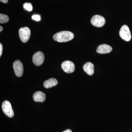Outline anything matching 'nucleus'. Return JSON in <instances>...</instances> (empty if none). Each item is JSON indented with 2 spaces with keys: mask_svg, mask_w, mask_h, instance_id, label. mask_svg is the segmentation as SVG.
Wrapping results in <instances>:
<instances>
[{
  "mask_svg": "<svg viewBox=\"0 0 132 132\" xmlns=\"http://www.w3.org/2000/svg\"><path fill=\"white\" fill-rule=\"evenodd\" d=\"M74 35L68 31H62L56 33L53 36L54 39L59 42H65L73 39Z\"/></svg>",
  "mask_w": 132,
  "mask_h": 132,
  "instance_id": "1",
  "label": "nucleus"
},
{
  "mask_svg": "<svg viewBox=\"0 0 132 132\" xmlns=\"http://www.w3.org/2000/svg\"><path fill=\"white\" fill-rule=\"evenodd\" d=\"M19 36L22 42H27L29 40L31 36V30L28 27L21 28L19 30Z\"/></svg>",
  "mask_w": 132,
  "mask_h": 132,
  "instance_id": "2",
  "label": "nucleus"
},
{
  "mask_svg": "<svg viewBox=\"0 0 132 132\" xmlns=\"http://www.w3.org/2000/svg\"><path fill=\"white\" fill-rule=\"evenodd\" d=\"M119 35L121 39L126 41H129L131 38L130 29L127 25H124L121 27Z\"/></svg>",
  "mask_w": 132,
  "mask_h": 132,
  "instance_id": "3",
  "label": "nucleus"
},
{
  "mask_svg": "<svg viewBox=\"0 0 132 132\" xmlns=\"http://www.w3.org/2000/svg\"><path fill=\"white\" fill-rule=\"evenodd\" d=\"M2 111L8 117L12 118L14 115L12 105L9 101H5L2 103Z\"/></svg>",
  "mask_w": 132,
  "mask_h": 132,
  "instance_id": "4",
  "label": "nucleus"
},
{
  "mask_svg": "<svg viewBox=\"0 0 132 132\" xmlns=\"http://www.w3.org/2000/svg\"><path fill=\"white\" fill-rule=\"evenodd\" d=\"M91 22L93 26L97 27H101L105 25V20L101 15H95L92 17Z\"/></svg>",
  "mask_w": 132,
  "mask_h": 132,
  "instance_id": "5",
  "label": "nucleus"
},
{
  "mask_svg": "<svg viewBox=\"0 0 132 132\" xmlns=\"http://www.w3.org/2000/svg\"><path fill=\"white\" fill-rule=\"evenodd\" d=\"M13 68L16 76L20 77L22 76L24 72V67L21 62L19 60L15 61L13 64Z\"/></svg>",
  "mask_w": 132,
  "mask_h": 132,
  "instance_id": "6",
  "label": "nucleus"
},
{
  "mask_svg": "<svg viewBox=\"0 0 132 132\" xmlns=\"http://www.w3.org/2000/svg\"><path fill=\"white\" fill-rule=\"evenodd\" d=\"M61 67L62 70L67 73H72L75 70L74 64L73 62L69 61L63 62L62 63Z\"/></svg>",
  "mask_w": 132,
  "mask_h": 132,
  "instance_id": "7",
  "label": "nucleus"
},
{
  "mask_svg": "<svg viewBox=\"0 0 132 132\" xmlns=\"http://www.w3.org/2000/svg\"><path fill=\"white\" fill-rule=\"evenodd\" d=\"M45 60V55L41 52H38L36 53L33 55L32 61L33 63L35 65H40L44 62Z\"/></svg>",
  "mask_w": 132,
  "mask_h": 132,
  "instance_id": "8",
  "label": "nucleus"
},
{
  "mask_svg": "<svg viewBox=\"0 0 132 132\" xmlns=\"http://www.w3.org/2000/svg\"><path fill=\"white\" fill-rule=\"evenodd\" d=\"M112 50V48L109 45L104 44L100 45L97 47V52L98 53L106 54L110 53Z\"/></svg>",
  "mask_w": 132,
  "mask_h": 132,
  "instance_id": "9",
  "label": "nucleus"
},
{
  "mask_svg": "<svg viewBox=\"0 0 132 132\" xmlns=\"http://www.w3.org/2000/svg\"><path fill=\"white\" fill-rule=\"evenodd\" d=\"M34 101L37 102H43L45 101L46 98V94L41 91L36 92L33 96Z\"/></svg>",
  "mask_w": 132,
  "mask_h": 132,
  "instance_id": "10",
  "label": "nucleus"
},
{
  "mask_svg": "<svg viewBox=\"0 0 132 132\" xmlns=\"http://www.w3.org/2000/svg\"><path fill=\"white\" fill-rule=\"evenodd\" d=\"M83 69L85 72L88 75H92L94 73V65L91 62H86L83 65Z\"/></svg>",
  "mask_w": 132,
  "mask_h": 132,
  "instance_id": "11",
  "label": "nucleus"
},
{
  "mask_svg": "<svg viewBox=\"0 0 132 132\" xmlns=\"http://www.w3.org/2000/svg\"><path fill=\"white\" fill-rule=\"evenodd\" d=\"M58 83V81L56 79L52 78L44 81L43 86L46 88H48L56 86Z\"/></svg>",
  "mask_w": 132,
  "mask_h": 132,
  "instance_id": "12",
  "label": "nucleus"
},
{
  "mask_svg": "<svg viewBox=\"0 0 132 132\" xmlns=\"http://www.w3.org/2000/svg\"><path fill=\"white\" fill-rule=\"evenodd\" d=\"M9 21V18L7 15L6 14H0V23L4 24L7 22Z\"/></svg>",
  "mask_w": 132,
  "mask_h": 132,
  "instance_id": "13",
  "label": "nucleus"
},
{
  "mask_svg": "<svg viewBox=\"0 0 132 132\" xmlns=\"http://www.w3.org/2000/svg\"><path fill=\"white\" fill-rule=\"evenodd\" d=\"M23 7L24 9L27 10L28 12H31L33 9L32 4L30 3H24L23 5Z\"/></svg>",
  "mask_w": 132,
  "mask_h": 132,
  "instance_id": "14",
  "label": "nucleus"
},
{
  "mask_svg": "<svg viewBox=\"0 0 132 132\" xmlns=\"http://www.w3.org/2000/svg\"><path fill=\"white\" fill-rule=\"evenodd\" d=\"M32 19L36 21H38L40 20V16L39 15L36 14L32 16Z\"/></svg>",
  "mask_w": 132,
  "mask_h": 132,
  "instance_id": "15",
  "label": "nucleus"
},
{
  "mask_svg": "<svg viewBox=\"0 0 132 132\" xmlns=\"http://www.w3.org/2000/svg\"><path fill=\"white\" fill-rule=\"evenodd\" d=\"M3 49V48L2 45L1 43H0V57H1L2 55Z\"/></svg>",
  "mask_w": 132,
  "mask_h": 132,
  "instance_id": "16",
  "label": "nucleus"
},
{
  "mask_svg": "<svg viewBox=\"0 0 132 132\" xmlns=\"http://www.w3.org/2000/svg\"><path fill=\"white\" fill-rule=\"evenodd\" d=\"M0 1L4 3H6L8 2V0H0Z\"/></svg>",
  "mask_w": 132,
  "mask_h": 132,
  "instance_id": "17",
  "label": "nucleus"
},
{
  "mask_svg": "<svg viewBox=\"0 0 132 132\" xmlns=\"http://www.w3.org/2000/svg\"><path fill=\"white\" fill-rule=\"evenodd\" d=\"M62 132H72V131L70 129H67Z\"/></svg>",
  "mask_w": 132,
  "mask_h": 132,
  "instance_id": "18",
  "label": "nucleus"
},
{
  "mask_svg": "<svg viewBox=\"0 0 132 132\" xmlns=\"http://www.w3.org/2000/svg\"><path fill=\"white\" fill-rule=\"evenodd\" d=\"M3 30V28L1 26H0V32H1Z\"/></svg>",
  "mask_w": 132,
  "mask_h": 132,
  "instance_id": "19",
  "label": "nucleus"
}]
</instances>
